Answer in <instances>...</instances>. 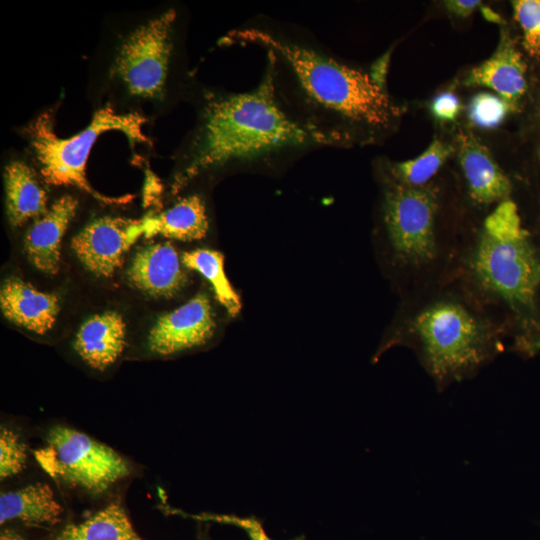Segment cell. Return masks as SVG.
Returning <instances> with one entry per match:
<instances>
[{
  "instance_id": "f1b7e54d",
  "label": "cell",
  "mask_w": 540,
  "mask_h": 540,
  "mask_svg": "<svg viewBox=\"0 0 540 540\" xmlns=\"http://www.w3.org/2000/svg\"><path fill=\"white\" fill-rule=\"evenodd\" d=\"M161 190L160 185L158 182L155 181L154 176L149 177L147 179L146 187H145V201L146 203H150L151 200L155 197V195L158 196L159 192Z\"/></svg>"
},
{
  "instance_id": "8fae6325",
  "label": "cell",
  "mask_w": 540,
  "mask_h": 540,
  "mask_svg": "<svg viewBox=\"0 0 540 540\" xmlns=\"http://www.w3.org/2000/svg\"><path fill=\"white\" fill-rule=\"evenodd\" d=\"M215 327L211 302L200 293L157 320L150 330L148 346L158 355L175 354L205 344Z\"/></svg>"
},
{
  "instance_id": "9c48e42d",
  "label": "cell",
  "mask_w": 540,
  "mask_h": 540,
  "mask_svg": "<svg viewBox=\"0 0 540 540\" xmlns=\"http://www.w3.org/2000/svg\"><path fill=\"white\" fill-rule=\"evenodd\" d=\"M141 235L142 220L106 216L86 225L72 239V248L87 270L108 278Z\"/></svg>"
},
{
  "instance_id": "30bf717a",
  "label": "cell",
  "mask_w": 540,
  "mask_h": 540,
  "mask_svg": "<svg viewBox=\"0 0 540 540\" xmlns=\"http://www.w3.org/2000/svg\"><path fill=\"white\" fill-rule=\"evenodd\" d=\"M454 148L457 150L466 199L471 207L488 210L511 198L513 186L510 178L471 131L459 129Z\"/></svg>"
},
{
  "instance_id": "cb8c5ba5",
  "label": "cell",
  "mask_w": 540,
  "mask_h": 540,
  "mask_svg": "<svg viewBox=\"0 0 540 540\" xmlns=\"http://www.w3.org/2000/svg\"><path fill=\"white\" fill-rule=\"evenodd\" d=\"M508 109V104L502 98L483 92L472 98L468 115L475 126L490 129L501 124Z\"/></svg>"
},
{
  "instance_id": "f546056e",
  "label": "cell",
  "mask_w": 540,
  "mask_h": 540,
  "mask_svg": "<svg viewBox=\"0 0 540 540\" xmlns=\"http://www.w3.org/2000/svg\"><path fill=\"white\" fill-rule=\"evenodd\" d=\"M0 540H24L19 534L11 530H5L1 536Z\"/></svg>"
},
{
  "instance_id": "5b68a950",
  "label": "cell",
  "mask_w": 540,
  "mask_h": 540,
  "mask_svg": "<svg viewBox=\"0 0 540 540\" xmlns=\"http://www.w3.org/2000/svg\"><path fill=\"white\" fill-rule=\"evenodd\" d=\"M382 258L400 299L453 280L464 219L451 210L445 186L401 185L379 171Z\"/></svg>"
},
{
  "instance_id": "ba28073f",
  "label": "cell",
  "mask_w": 540,
  "mask_h": 540,
  "mask_svg": "<svg viewBox=\"0 0 540 540\" xmlns=\"http://www.w3.org/2000/svg\"><path fill=\"white\" fill-rule=\"evenodd\" d=\"M175 9H168L127 35L111 66L117 78L134 97L161 101L174 50Z\"/></svg>"
},
{
  "instance_id": "277c9868",
  "label": "cell",
  "mask_w": 540,
  "mask_h": 540,
  "mask_svg": "<svg viewBox=\"0 0 540 540\" xmlns=\"http://www.w3.org/2000/svg\"><path fill=\"white\" fill-rule=\"evenodd\" d=\"M504 326L457 282L400 299L373 356L402 346L415 354L438 392L476 377L505 350Z\"/></svg>"
},
{
  "instance_id": "6da1fadb",
  "label": "cell",
  "mask_w": 540,
  "mask_h": 540,
  "mask_svg": "<svg viewBox=\"0 0 540 540\" xmlns=\"http://www.w3.org/2000/svg\"><path fill=\"white\" fill-rule=\"evenodd\" d=\"M222 42L265 51L278 97L324 148L374 144L399 123L402 107L373 69L339 58L303 28L259 16Z\"/></svg>"
},
{
  "instance_id": "7c38bea8",
  "label": "cell",
  "mask_w": 540,
  "mask_h": 540,
  "mask_svg": "<svg viewBox=\"0 0 540 540\" xmlns=\"http://www.w3.org/2000/svg\"><path fill=\"white\" fill-rule=\"evenodd\" d=\"M527 65L508 31L501 30L494 53L474 67L464 78L467 86L488 87L499 95L511 109L518 107L528 87Z\"/></svg>"
},
{
  "instance_id": "3957f363",
  "label": "cell",
  "mask_w": 540,
  "mask_h": 540,
  "mask_svg": "<svg viewBox=\"0 0 540 540\" xmlns=\"http://www.w3.org/2000/svg\"><path fill=\"white\" fill-rule=\"evenodd\" d=\"M504 326L510 348L533 356L540 343V247L510 198L464 222L453 280Z\"/></svg>"
},
{
  "instance_id": "4316f807",
  "label": "cell",
  "mask_w": 540,
  "mask_h": 540,
  "mask_svg": "<svg viewBox=\"0 0 540 540\" xmlns=\"http://www.w3.org/2000/svg\"><path fill=\"white\" fill-rule=\"evenodd\" d=\"M197 518L205 519V520H214L218 522H226L238 525L245 529V531L248 533L250 540H271L266 533L264 532L261 524L252 519H244V518H238V517H232V516H216V515H201L196 516Z\"/></svg>"
},
{
  "instance_id": "e0dca14e",
  "label": "cell",
  "mask_w": 540,
  "mask_h": 540,
  "mask_svg": "<svg viewBox=\"0 0 540 540\" xmlns=\"http://www.w3.org/2000/svg\"><path fill=\"white\" fill-rule=\"evenodd\" d=\"M143 235H162L179 241L204 238L209 230L206 205L200 195L181 198L169 209L142 219Z\"/></svg>"
},
{
  "instance_id": "484cf974",
  "label": "cell",
  "mask_w": 540,
  "mask_h": 540,
  "mask_svg": "<svg viewBox=\"0 0 540 540\" xmlns=\"http://www.w3.org/2000/svg\"><path fill=\"white\" fill-rule=\"evenodd\" d=\"M460 110V101L452 92H443L437 95L431 103L433 116L443 122L454 121Z\"/></svg>"
},
{
  "instance_id": "ffe728a7",
  "label": "cell",
  "mask_w": 540,
  "mask_h": 540,
  "mask_svg": "<svg viewBox=\"0 0 540 540\" xmlns=\"http://www.w3.org/2000/svg\"><path fill=\"white\" fill-rule=\"evenodd\" d=\"M52 540H141L124 509L113 503L79 524L67 525Z\"/></svg>"
},
{
  "instance_id": "2e32d148",
  "label": "cell",
  "mask_w": 540,
  "mask_h": 540,
  "mask_svg": "<svg viewBox=\"0 0 540 540\" xmlns=\"http://www.w3.org/2000/svg\"><path fill=\"white\" fill-rule=\"evenodd\" d=\"M126 325L120 314L108 311L88 319L79 329L74 348L90 367L105 370L121 355Z\"/></svg>"
},
{
  "instance_id": "d6986e66",
  "label": "cell",
  "mask_w": 540,
  "mask_h": 540,
  "mask_svg": "<svg viewBox=\"0 0 540 540\" xmlns=\"http://www.w3.org/2000/svg\"><path fill=\"white\" fill-rule=\"evenodd\" d=\"M61 505L46 483H35L0 496V523L19 520L31 526L54 525L60 520Z\"/></svg>"
},
{
  "instance_id": "d4e9b609",
  "label": "cell",
  "mask_w": 540,
  "mask_h": 540,
  "mask_svg": "<svg viewBox=\"0 0 540 540\" xmlns=\"http://www.w3.org/2000/svg\"><path fill=\"white\" fill-rule=\"evenodd\" d=\"M27 459L26 447L12 430H0V478L6 479L21 472Z\"/></svg>"
},
{
  "instance_id": "603a6c76",
  "label": "cell",
  "mask_w": 540,
  "mask_h": 540,
  "mask_svg": "<svg viewBox=\"0 0 540 540\" xmlns=\"http://www.w3.org/2000/svg\"><path fill=\"white\" fill-rule=\"evenodd\" d=\"M513 13L523 32V47L540 59V0L512 1Z\"/></svg>"
},
{
  "instance_id": "ac0fdd59",
  "label": "cell",
  "mask_w": 540,
  "mask_h": 540,
  "mask_svg": "<svg viewBox=\"0 0 540 540\" xmlns=\"http://www.w3.org/2000/svg\"><path fill=\"white\" fill-rule=\"evenodd\" d=\"M4 186L6 213L12 226H21L48 210L47 193L25 162L14 160L5 167Z\"/></svg>"
},
{
  "instance_id": "44dd1931",
  "label": "cell",
  "mask_w": 540,
  "mask_h": 540,
  "mask_svg": "<svg viewBox=\"0 0 540 540\" xmlns=\"http://www.w3.org/2000/svg\"><path fill=\"white\" fill-rule=\"evenodd\" d=\"M454 149L453 145L435 139L418 157L403 162L382 163L379 171L401 185L421 187L435 179Z\"/></svg>"
},
{
  "instance_id": "7a4b0ae2",
  "label": "cell",
  "mask_w": 540,
  "mask_h": 540,
  "mask_svg": "<svg viewBox=\"0 0 540 540\" xmlns=\"http://www.w3.org/2000/svg\"><path fill=\"white\" fill-rule=\"evenodd\" d=\"M197 126L182 154L173 191L207 172L277 169L324 148L285 107L269 72L243 92L204 91Z\"/></svg>"
},
{
  "instance_id": "7402d4cb",
  "label": "cell",
  "mask_w": 540,
  "mask_h": 540,
  "mask_svg": "<svg viewBox=\"0 0 540 540\" xmlns=\"http://www.w3.org/2000/svg\"><path fill=\"white\" fill-rule=\"evenodd\" d=\"M182 263L209 281L218 302L231 316L239 313L241 301L225 274L224 258L220 252L210 249L185 252L182 256Z\"/></svg>"
},
{
  "instance_id": "52a82bcc",
  "label": "cell",
  "mask_w": 540,
  "mask_h": 540,
  "mask_svg": "<svg viewBox=\"0 0 540 540\" xmlns=\"http://www.w3.org/2000/svg\"><path fill=\"white\" fill-rule=\"evenodd\" d=\"M35 456L51 477L93 494L106 491L131 472L111 447L64 426L49 431L45 447Z\"/></svg>"
},
{
  "instance_id": "4fadbf2b",
  "label": "cell",
  "mask_w": 540,
  "mask_h": 540,
  "mask_svg": "<svg viewBox=\"0 0 540 540\" xmlns=\"http://www.w3.org/2000/svg\"><path fill=\"white\" fill-rule=\"evenodd\" d=\"M127 276L135 287L154 297H172L187 282L179 255L169 243L153 244L139 250Z\"/></svg>"
},
{
  "instance_id": "83f0119b",
  "label": "cell",
  "mask_w": 540,
  "mask_h": 540,
  "mask_svg": "<svg viewBox=\"0 0 540 540\" xmlns=\"http://www.w3.org/2000/svg\"><path fill=\"white\" fill-rule=\"evenodd\" d=\"M481 4L478 0H448L444 5L448 12L458 17H468Z\"/></svg>"
},
{
  "instance_id": "8992f818",
  "label": "cell",
  "mask_w": 540,
  "mask_h": 540,
  "mask_svg": "<svg viewBox=\"0 0 540 540\" xmlns=\"http://www.w3.org/2000/svg\"><path fill=\"white\" fill-rule=\"evenodd\" d=\"M145 122L146 119L139 113H118L107 105L94 113L84 130L62 138L56 135L53 115L48 110L28 125L26 133L46 183L76 186L105 204H123L133 196L108 197L93 189L86 178L87 159L97 138L107 131L124 133L131 145L149 143L143 132Z\"/></svg>"
},
{
  "instance_id": "5bb4252c",
  "label": "cell",
  "mask_w": 540,
  "mask_h": 540,
  "mask_svg": "<svg viewBox=\"0 0 540 540\" xmlns=\"http://www.w3.org/2000/svg\"><path fill=\"white\" fill-rule=\"evenodd\" d=\"M78 202L71 195L58 198L31 225L25 236L26 253L40 271L53 275L59 269L61 241L75 216Z\"/></svg>"
},
{
  "instance_id": "9a60e30c",
  "label": "cell",
  "mask_w": 540,
  "mask_h": 540,
  "mask_svg": "<svg viewBox=\"0 0 540 540\" xmlns=\"http://www.w3.org/2000/svg\"><path fill=\"white\" fill-rule=\"evenodd\" d=\"M0 306L9 321L37 334L48 332L60 311L56 295L14 277L6 279L1 287Z\"/></svg>"
}]
</instances>
